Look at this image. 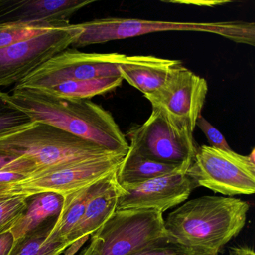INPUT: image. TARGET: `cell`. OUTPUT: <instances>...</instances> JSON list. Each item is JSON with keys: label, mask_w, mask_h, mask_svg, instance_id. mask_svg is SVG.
I'll use <instances>...</instances> for the list:
<instances>
[{"label": "cell", "mask_w": 255, "mask_h": 255, "mask_svg": "<svg viewBox=\"0 0 255 255\" xmlns=\"http://www.w3.org/2000/svg\"><path fill=\"white\" fill-rule=\"evenodd\" d=\"M8 99L34 122L56 127L110 151L127 153L129 150V142L111 113L89 100L16 88Z\"/></svg>", "instance_id": "obj_1"}, {"label": "cell", "mask_w": 255, "mask_h": 255, "mask_svg": "<svg viewBox=\"0 0 255 255\" xmlns=\"http://www.w3.org/2000/svg\"><path fill=\"white\" fill-rule=\"evenodd\" d=\"M250 206L240 198L205 195L177 207L165 228L174 241L218 255L243 229Z\"/></svg>", "instance_id": "obj_2"}, {"label": "cell", "mask_w": 255, "mask_h": 255, "mask_svg": "<svg viewBox=\"0 0 255 255\" xmlns=\"http://www.w3.org/2000/svg\"><path fill=\"white\" fill-rule=\"evenodd\" d=\"M0 150L17 157L18 171L26 178L68 164L125 153L41 122L0 139Z\"/></svg>", "instance_id": "obj_3"}, {"label": "cell", "mask_w": 255, "mask_h": 255, "mask_svg": "<svg viewBox=\"0 0 255 255\" xmlns=\"http://www.w3.org/2000/svg\"><path fill=\"white\" fill-rule=\"evenodd\" d=\"M81 30L73 43L74 48L127 39L162 32H195L223 37L237 44L255 45L254 22H172L138 18L107 17L75 24Z\"/></svg>", "instance_id": "obj_4"}, {"label": "cell", "mask_w": 255, "mask_h": 255, "mask_svg": "<svg viewBox=\"0 0 255 255\" xmlns=\"http://www.w3.org/2000/svg\"><path fill=\"white\" fill-rule=\"evenodd\" d=\"M194 131L162 109L152 107L145 122L127 132L129 148L151 160L189 168L196 151Z\"/></svg>", "instance_id": "obj_5"}, {"label": "cell", "mask_w": 255, "mask_h": 255, "mask_svg": "<svg viewBox=\"0 0 255 255\" xmlns=\"http://www.w3.org/2000/svg\"><path fill=\"white\" fill-rule=\"evenodd\" d=\"M198 187L203 186L228 196L253 195L255 192V149L248 156L233 150L209 145L197 147L186 171Z\"/></svg>", "instance_id": "obj_6"}, {"label": "cell", "mask_w": 255, "mask_h": 255, "mask_svg": "<svg viewBox=\"0 0 255 255\" xmlns=\"http://www.w3.org/2000/svg\"><path fill=\"white\" fill-rule=\"evenodd\" d=\"M92 236L99 240L100 255H131L169 238L155 209L116 210Z\"/></svg>", "instance_id": "obj_7"}, {"label": "cell", "mask_w": 255, "mask_h": 255, "mask_svg": "<svg viewBox=\"0 0 255 255\" xmlns=\"http://www.w3.org/2000/svg\"><path fill=\"white\" fill-rule=\"evenodd\" d=\"M126 56L117 53H83L68 48L35 70L14 88L40 89L69 80L121 77L119 68Z\"/></svg>", "instance_id": "obj_8"}, {"label": "cell", "mask_w": 255, "mask_h": 255, "mask_svg": "<svg viewBox=\"0 0 255 255\" xmlns=\"http://www.w3.org/2000/svg\"><path fill=\"white\" fill-rule=\"evenodd\" d=\"M82 32L75 24L53 29L0 49V87L17 84L71 47Z\"/></svg>", "instance_id": "obj_9"}, {"label": "cell", "mask_w": 255, "mask_h": 255, "mask_svg": "<svg viewBox=\"0 0 255 255\" xmlns=\"http://www.w3.org/2000/svg\"><path fill=\"white\" fill-rule=\"evenodd\" d=\"M126 154L116 153L68 164L26 177L15 185L20 193L28 196L47 192L65 196L116 172Z\"/></svg>", "instance_id": "obj_10"}, {"label": "cell", "mask_w": 255, "mask_h": 255, "mask_svg": "<svg viewBox=\"0 0 255 255\" xmlns=\"http://www.w3.org/2000/svg\"><path fill=\"white\" fill-rule=\"evenodd\" d=\"M207 93L208 84L205 79L194 74L180 62L170 70L163 85L144 98L150 101L152 107L162 109L194 131Z\"/></svg>", "instance_id": "obj_11"}, {"label": "cell", "mask_w": 255, "mask_h": 255, "mask_svg": "<svg viewBox=\"0 0 255 255\" xmlns=\"http://www.w3.org/2000/svg\"><path fill=\"white\" fill-rule=\"evenodd\" d=\"M183 170L122 188L116 210L155 209L165 212L184 202L198 187Z\"/></svg>", "instance_id": "obj_12"}, {"label": "cell", "mask_w": 255, "mask_h": 255, "mask_svg": "<svg viewBox=\"0 0 255 255\" xmlns=\"http://www.w3.org/2000/svg\"><path fill=\"white\" fill-rule=\"evenodd\" d=\"M95 0H0L1 25L70 23L77 11Z\"/></svg>", "instance_id": "obj_13"}, {"label": "cell", "mask_w": 255, "mask_h": 255, "mask_svg": "<svg viewBox=\"0 0 255 255\" xmlns=\"http://www.w3.org/2000/svg\"><path fill=\"white\" fill-rule=\"evenodd\" d=\"M122 188L116 178L107 187L94 195L88 203L80 220L67 237L70 249L68 255L74 254L95 234L116 210Z\"/></svg>", "instance_id": "obj_14"}, {"label": "cell", "mask_w": 255, "mask_h": 255, "mask_svg": "<svg viewBox=\"0 0 255 255\" xmlns=\"http://www.w3.org/2000/svg\"><path fill=\"white\" fill-rule=\"evenodd\" d=\"M180 62L153 56H127L119 69L122 78L146 97L163 85L170 70Z\"/></svg>", "instance_id": "obj_15"}, {"label": "cell", "mask_w": 255, "mask_h": 255, "mask_svg": "<svg viewBox=\"0 0 255 255\" xmlns=\"http://www.w3.org/2000/svg\"><path fill=\"white\" fill-rule=\"evenodd\" d=\"M64 201V195L51 192L29 196L24 213L11 230L14 241L32 232L49 219L57 217L62 211Z\"/></svg>", "instance_id": "obj_16"}, {"label": "cell", "mask_w": 255, "mask_h": 255, "mask_svg": "<svg viewBox=\"0 0 255 255\" xmlns=\"http://www.w3.org/2000/svg\"><path fill=\"white\" fill-rule=\"evenodd\" d=\"M183 165L161 163L144 157L129 148L122 164L116 171V180L121 188L129 187L161 176L183 170Z\"/></svg>", "instance_id": "obj_17"}, {"label": "cell", "mask_w": 255, "mask_h": 255, "mask_svg": "<svg viewBox=\"0 0 255 255\" xmlns=\"http://www.w3.org/2000/svg\"><path fill=\"white\" fill-rule=\"evenodd\" d=\"M116 171L90 186L65 195L63 207L58 216L52 234L67 243V237L81 219L91 198L113 181Z\"/></svg>", "instance_id": "obj_18"}, {"label": "cell", "mask_w": 255, "mask_h": 255, "mask_svg": "<svg viewBox=\"0 0 255 255\" xmlns=\"http://www.w3.org/2000/svg\"><path fill=\"white\" fill-rule=\"evenodd\" d=\"M57 217L49 219L32 232L15 240L8 255H60L63 253L69 246L52 234Z\"/></svg>", "instance_id": "obj_19"}, {"label": "cell", "mask_w": 255, "mask_h": 255, "mask_svg": "<svg viewBox=\"0 0 255 255\" xmlns=\"http://www.w3.org/2000/svg\"><path fill=\"white\" fill-rule=\"evenodd\" d=\"M123 80L121 77L95 80H69L40 89V90L61 98L89 100L94 97L104 95L115 90L122 86Z\"/></svg>", "instance_id": "obj_20"}, {"label": "cell", "mask_w": 255, "mask_h": 255, "mask_svg": "<svg viewBox=\"0 0 255 255\" xmlns=\"http://www.w3.org/2000/svg\"><path fill=\"white\" fill-rule=\"evenodd\" d=\"M33 120L10 102L8 94L0 92V139L30 127Z\"/></svg>", "instance_id": "obj_21"}, {"label": "cell", "mask_w": 255, "mask_h": 255, "mask_svg": "<svg viewBox=\"0 0 255 255\" xmlns=\"http://www.w3.org/2000/svg\"><path fill=\"white\" fill-rule=\"evenodd\" d=\"M71 23H43L37 24L1 25L0 49L5 48L18 41L46 33L53 29L68 27Z\"/></svg>", "instance_id": "obj_22"}, {"label": "cell", "mask_w": 255, "mask_h": 255, "mask_svg": "<svg viewBox=\"0 0 255 255\" xmlns=\"http://www.w3.org/2000/svg\"><path fill=\"white\" fill-rule=\"evenodd\" d=\"M29 197L20 194L7 197L0 201V235L11 231L24 213Z\"/></svg>", "instance_id": "obj_23"}, {"label": "cell", "mask_w": 255, "mask_h": 255, "mask_svg": "<svg viewBox=\"0 0 255 255\" xmlns=\"http://www.w3.org/2000/svg\"><path fill=\"white\" fill-rule=\"evenodd\" d=\"M131 255H215L205 251L187 247L169 237Z\"/></svg>", "instance_id": "obj_24"}, {"label": "cell", "mask_w": 255, "mask_h": 255, "mask_svg": "<svg viewBox=\"0 0 255 255\" xmlns=\"http://www.w3.org/2000/svg\"><path fill=\"white\" fill-rule=\"evenodd\" d=\"M196 127H198L205 135L210 144L209 146L210 147L225 150H232L220 131L218 130L210 122H207V120H206L202 116L198 118L196 122Z\"/></svg>", "instance_id": "obj_25"}, {"label": "cell", "mask_w": 255, "mask_h": 255, "mask_svg": "<svg viewBox=\"0 0 255 255\" xmlns=\"http://www.w3.org/2000/svg\"><path fill=\"white\" fill-rule=\"evenodd\" d=\"M14 243V237L11 231L0 235V255H8Z\"/></svg>", "instance_id": "obj_26"}, {"label": "cell", "mask_w": 255, "mask_h": 255, "mask_svg": "<svg viewBox=\"0 0 255 255\" xmlns=\"http://www.w3.org/2000/svg\"><path fill=\"white\" fill-rule=\"evenodd\" d=\"M100 241L98 238L92 236L90 244L82 252L81 255H100Z\"/></svg>", "instance_id": "obj_27"}, {"label": "cell", "mask_w": 255, "mask_h": 255, "mask_svg": "<svg viewBox=\"0 0 255 255\" xmlns=\"http://www.w3.org/2000/svg\"><path fill=\"white\" fill-rule=\"evenodd\" d=\"M229 255H255V253L248 246H233L229 249Z\"/></svg>", "instance_id": "obj_28"}, {"label": "cell", "mask_w": 255, "mask_h": 255, "mask_svg": "<svg viewBox=\"0 0 255 255\" xmlns=\"http://www.w3.org/2000/svg\"><path fill=\"white\" fill-rule=\"evenodd\" d=\"M20 190L15 184L0 185V195H20Z\"/></svg>", "instance_id": "obj_29"}, {"label": "cell", "mask_w": 255, "mask_h": 255, "mask_svg": "<svg viewBox=\"0 0 255 255\" xmlns=\"http://www.w3.org/2000/svg\"><path fill=\"white\" fill-rule=\"evenodd\" d=\"M15 156H11L8 153L0 150V171L3 170L8 164L11 163L16 159Z\"/></svg>", "instance_id": "obj_30"}, {"label": "cell", "mask_w": 255, "mask_h": 255, "mask_svg": "<svg viewBox=\"0 0 255 255\" xmlns=\"http://www.w3.org/2000/svg\"><path fill=\"white\" fill-rule=\"evenodd\" d=\"M12 196V195H0V201L4 199V198H7V197Z\"/></svg>", "instance_id": "obj_31"}]
</instances>
